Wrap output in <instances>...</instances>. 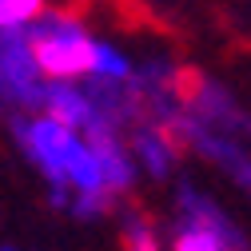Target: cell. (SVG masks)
Returning <instances> with one entry per match:
<instances>
[{
	"instance_id": "6da1fadb",
	"label": "cell",
	"mask_w": 251,
	"mask_h": 251,
	"mask_svg": "<svg viewBox=\"0 0 251 251\" xmlns=\"http://www.w3.org/2000/svg\"><path fill=\"white\" fill-rule=\"evenodd\" d=\"M12 140L16 148L28 155L48 187H68L72 196H88V192H108V176L92 140L72 128V124L56 120L48 112H12Z\"/></svg>"
},
{
	"instance_id": "7a4b0ae2",
	"label": "cell",
	"mask_w": 251,
	"mask_h": 251,
	"mask_svg": "<svg viewBox=\"0 0 251 251\" xmlns=\"http://www.w3.org/2000/svg\"><path fill=\"white\" fill-rule=\"evenodd\" d=\"M28 40L48 80H88L96 64L100 36L88 32V24L68 8H44L28 24Z\"/></svg>"
},
{
	"instance_id": "3957f363",
	"label": "cell",
	"mask_w": 251,
	"mask_h": 251,
	"mask_svg": "<svg viewBox=\"0 0 251 251\" xmlns=\"http://www.w3.org/2000/svg\"><path fill=\"white\" fill-rule=\"evenodd\" d=\"M168 251H243V239L211 196L196 192V187H179L176 231H172Z\"/></svg>"
},
{
	"instance_id": "277c9868",
	"label": "cell",
	"mask_w": 251,
	"mask_h": 251,
	"mask_svg": "<svg viewBox=\"0 0 251 251\" xmlns=\"http://www.w3.org/2000/svg\"><path fill=\"white\" fill-rule=\"evenodd\" d=\"M48 76L36 60V48L28 40V28L0 32V104L12 112H40L44 108Z\"/></svg>"
},
{
	"instance_id": "5b68a950",
	"label": "cell",
	"mask_w": 251,
	"mask_h": 251,
	"mask_svg": "<svg viewBox=\"0 0 251 251\" xmlns=\"http://www.w3.org/2000/svg\"><path fill=\"white\" fill-rule=\"evenodd\" d=\"M132 155L144 176L151 179H168L176 172V160H179V136L168 128L164 120H144L132 128Z\"/></svg>"
},
{
	"instance_id": "8992f818",
	"label": "cell",
	"mask_w": 251,
	"mask_h": 251,
	"mask_svg": "<svg viewBox=\"0 0 251 251\" xmlns=\"http://www.w3.org/2000/svg\"><path fill=\"white\" fill-rule=\"evenodd\" d=\"M88 80H100V84H128V88H132V80H136V60L124 52L120 44L100 40L96 64H92V76H88Z\"/></svg>"
},
{
	"instance_id": "52a82bcc",
	"label": "cell",
	"mask_w": 251,
	"mask_h": 251,
	"mask_svg": "<svg viewBox=\"0 0 251 251\" xmlns=\"http://www.w3.org/2000/svg\"><path fill=\"white\" fill-rule=\"evenodd\" d=\"M44 8H48V0H0V32L28 28Z\"/></svg>"
},
{
	"instance_id": "ba28073f",
	"label": "cell",
	"mask_w": 251,
	"mask_h": 251,
	"mask_svg": "<svg viewBox=\"0 0 251 251\" xmlns=\"http://www.w3.org/2000/svg\"><path fill=\"white\" fill-rule=\"evenodd\" d=\"M124 239H128V251H164L160 247V235H155V227L148 224L144 215H128V224H124Z\"/></svg>"
},
{
	"instance_id": "9c48e42d",
	"label": "cell",
	"mask_w": 251,
	"mask_h": 251,
	"mask_svg": "<svg viewBox=\"0 0 251 251\" xmlns=\"http://www.w3.org/2000/svg\"><path fill=\"white\" fill-rule=\"evenodd\" d=\"M0 251H16V247H0Z\"/></svg>"
}]
</instances>
